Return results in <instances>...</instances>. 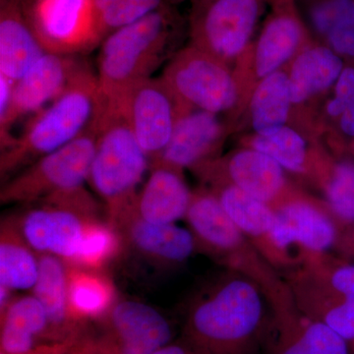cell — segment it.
I'll return each mask as SVG.
<instances>
[{"label": "cell", "instance_id": "37", "mask_svg": "<svg viewBox=\"0 0 354 354\" xmlns=\"http://www.w3.org/2000/svg\"><path fill=\"white\" fill-rule=\"evenodd\" d=\"M76 339L62 342H55V344H46L39 346L30 354H66L71 348Z\"/></svg>", "mask_w": 354, "mask_h": 354}, {"label": "cell", "instance_id": "16", "mask_svg": "<svg viewBox=\"0 0 354 354\" xmlns=\"http://www.w3.org/2000/svg\"><path fill=\"white\" fill-rule=\"evenodd\" d=\"M335 221L304 202H292L276 212V220L268 241L283 250L299 244L313 253L325 252L337 241Z\"/></svg>", "mask_w": 354, "mask_h": 354}, {"label": "cell", "instance_id": "26", "mask_svg": "<svg viewBox=\"0 0 354 354\" xmlns=\"http://www.w3.org/2000/svg\"><path fill=\"white\" fill-rule=\"evenodd\" d=\"M344 64L335 51L315 48L295 60L290 77L291 102H301L337 82Z\"/></svg>", "mask_w": 354, "mask_h": 354}, {"label": "cell", "instance_id": "24", "mask_svg": "<svg viewBox=\"0 0 354 354\" xmlns=\"http://www.w3.org/2000/svg\"><path fill=\"white\" fill-rule=\"evenodd\" d=\"M67 266L70 310L77 322L86 325L108 313L118 301L113 281L97 270Z\"/></svg>", "mask_w": 354, "mask_h": 354}, {"label": "cell", "instance_id": "30", "mask_svg": "<svg viewBox=\"0 0 354 354\" xmlns=\"http://www.w3.org/2000/svg\"><path fill=\"white\" fill-rule=\"evenodd\" d=\"M123 246L118 230L108 221L95 218L86 227L78 253L70 266L101 271L118 257Z\"/></svg>", "mask_w": 354, "mask_h": 354}, {"label": "cell", "instance_id": "15", "mask_svg": "<svg viewBox=\"0 0 354 354\" xmlns=\"http://www.w3.org/2000/svg\"><path fill=\"white\" fill-rule=\"evenodd\" d=\"M269 354H349V344L326 324L281 311L270 326Z\"/></svg>", "mask_w": 354, "mask_h": 354}, {"label": "cell", "instance_id": "34", "mask_svg": "<svg viewBox=\"0 0 354 354\" xmlns=\"http://www.w3.org/2000/svg\"><path fill=\"white\" fill-rule=\"evenodd\" d=\"M311 20L325 36L337 28L354 27V0H323L312 8Z\"/></svg>", "mask_w": 354, "mask_h": 354}, {"label": "cell", "instance_id": "41", "mask_svg": "<svg viewBox=\"0 0 354 354\" xmlns=\"http://www.w3.org/2000/svg\"><path fill=\"white\" fill-rule=\"evenodd\" d=\"M74 344V342H73ZM66 354H84L81 353V351H79L78 349L76 348H74L73 344H72L71 348H69V351H67Z\"/></svg>", "mask_w": 354, "mask_h": 354}, {"label": "cell", "instance_id": "28", "mask_svg": "<svg viewBox=\"0 0 354 354\" xmlns=\"http://www.w3.org/2000/svg\"><path fill=\"white\" fill-rule=\"evenodd\" d=\"M291 102L290 78L281 72L265 77L254 93L252 121L259 134L283 127Z\"/></svg>", "mask_w": 354, "mask_h": 354}, {"label": "cell", "instance_id": "40", "mask_svg": "<svg viewBox=\"0 0 354 354\" xmlns=\"http://www.w3.org/2000/svg\"><path fill=\"white\" fill-rule=\"evenodd\" d=\"M346 247H348L349 252L354 254V228L351 234L348 235Z\"/></svg>", "mask_w": 354, "mask_h": 354}, {"label": "cell", "instance_id": "22", "mask_svg": "<svg viewBox=\"0 0 354 354\" xmlns=\"http://www.w3.org/2000/svg\"><path fill=\"white\" fill-rule=\"evenodd\" d=\"M196 244L216 253L234 252L243 234L227 215L220 200L211 194L192 196L186 213Z\"/></svg>", "mask_w": 354, "mask_h": 354}, {"label": "cell", "instance_id": "4", "mask_svg": "<svg viewBox=\"0 0 354 354\" xmlns=\"http://www.w3.org/2000/svg\"><path fill=\"white\" fill-rule=\"evenodd\" d=\"M171 13L164 3L104 39L97 75L102 106L118 102L133 86L152 77L169 39Z\"/></svg>", "mask_w": 354, "mask_h": 354}, {"label": "cell", "instance_id": "38", "mask_svg": "<svg viewBox=\"0 0 354 354\" xmlns=\"http://www.w3.org/2000/svg\"><path fill=\"white\" fill-rule=\"evenodd\" d=\"M339 125L344 134L354 137V99L339 116Z\"/></svg>", "mask_w": 354, "mask_h": 354}, {"label": "cell", "instance_id": "1", "mask_svg": "<svg viewBox=\"0 0 354 354\" xmlns=\"http://www.w3.org/2000/svg\"><path fill=\"white\" fill-rule=\"evenodd\" d=\"M265 330L259 288L248 279L234 277L192 305L184 342L198 354H254Z\"/></svg>", "mask_w": 354, "mask_h": 354}, {"label": "cell", "instance_id": "21", "mask_svg": "<svg viewBox=\"0 0 354 354\" xmlns=\"http://www.w3.org/2000/svg\"><path fill=\"white\" fill-rule=\"evenodd\" d=\"M0 353L29 354L51 344L48 316L35 295L13 297L0 315Z\"/></svg>", "mask_w": 354, "mask_h": 354}, {"label": "cell", "instance_id": "7", "mask_svg": "<svg viewBox=\"0 0 354 354\" xmlns=\"http://www.w3.org/2000/svg\"><path fill=\"white\" fill-rule=\"evenodd\" d=\"M27 19L46 53L86 55L102 44L95 0H23Z\"/></svg>", "mask_w": 354, "mask_h": 354}, {"label": "cell", "instance_id": "5", "mask_svg": "<svg viewBox=\"0 0 354 354\" xmlns=\"http://www.w3.org/2000/svg\"><path fill=\"white\" fill-rule=\"evenodd\" d=\"M169 321L150 305L121 300L86 324L73 346L84 354H152L169 344Z\"/></svg>", "mask_w": 354, "mask_h": 354}, {"label": "cell", "instance_id": "36", "mask_svg": "<svg viewBox=\"0 0 354 354\" xmlns=\"http://www.w3.org/2000/svg\"><path fill=\"white\" fill-rule=\"evenodd\" d=\"M335 53L354 57V27L337 28L326 35Z\"/></svg>", "mask_w": 354, "mask_h": 354}, {"label": "cell", "instance_id": "20", "mask_svg": "<svg viewBox=\"0 0 354 354\" xmlns=\"http://www.w3.org/2000/svg\"><path fill=\"white\" fill-rule=\"evenodd\" d=\"M220 135L221 124L215 113L201 109L183 113L167 148L150 167L164 165L181 171L184 167H194L212 152Z\"/></svg>", "mask_w": 354, "mask_h": 354}, {"label": "cell", "instance_id": "3", "mask_svg": "<svg viewBox=\"0 0 354 354\" xmlns=\"http://www.w3.org/2000/svg\"><path fill=\"white\" fill-rule=\"evenodd\" d=\"M94 124L97 144L88 181L104 201L113 225L134 205L150 162L120 108L102 106Z\"/></svg>", "mask_w": 354, "mask_h": 354}, {"label": "cell", "instance_id": "14", "mask_svg": "<svg viewBox=\"0 0 354 354\" xmlns=\"http://www.w3.org/2000/svg\"><path fill=\"white\" fill-rule=\"evenodd\" d=\"M124 246L153 265L178 264L194 252L196 241L191 230L176 223H153L135 212L134 205L113 223Z\"/></svg>", "mask_w": 354, "mask_h": 354}, {"label": "cell", "instance_id": "17", "mask_svg": "<svg viewBox=\"0 0 354 354\" xmlns=\"http://www.w3.org/2000/svg\"><path fill=\"white\" fill-rule=\"evenodd\" d=\"M46 53L23 0H0V74L17 82Z\"/></svg>", "mask_w": 354, "mask_h": 354}, {"label": "cell", "instance_id": "35", "mask_svg": "<svg viewBox=\"0 0 354 354\" xmlns=\"http://www.w3.org/2000/svg\"><path fill=\"white\" fill-rule=\"evenodd\" d=\"M354 99V67H344L335 82L334 99L327 106L330 116L339 118Z\"/></svg>", "mask_w": 354, "mask_h": 354}, {"label": "cell", "instance_id": "32", "mask_svg": "<svg viewBox=\"0 0 354 354\" xmlns=\"http://www.w3.org/2000/svg\"><path fill=\"white\" fill-rule=\"evenodd\" d=\"M104 39L111 32L157 10L164 0H95Z\"/></svg>", "mask_w": 354, "mask_h": 354}, {"label": "cell", "instance_id": "23", "mask_svg": "<svg viewBox=\"0 0 354 354\" xmlns=\"http://www.w3.org/2000/svg\"><path fill=\"white\" fill-rule=\"evenodd\" d=\"M39 255L21 234L15 216L0 225V285L13 291L34 288L38 279Z\"/></svg>", "mask_w": 354, "mask_h": 354}, {"label": "cell", "instance_id": "18", "mask_svg": "<svg viewBox=\"0 0 354 354\" xmlns=\"http://www.w3.org/2000/svg\"><path fill=\"white\" fill-rule=\"evenodd\" d=\"M32 290L48 316L51 344L76 339L85 325L77 322L70 310L66 263L57 256L39 255L38 279Z\"/></svg>", "mask_w": 354, "mask_h": 354}, {"label": "cell", "instance_id": "13", "mask_svg": "<svg viewBox=\"0 0 354 354\" xmlns=\"http://www.w3.org/2000/svg\"><path fill=\"white\" fill-rule=\"evenodd\" d=\"M87 64L77 55L44 53L15 83L9 131L21 118L38 113L48 102L57 99Z\"/></svg>", "mask_w": 354, "mask_h": 354}, {"label": "cell", "instance_id": "11", "mask_svg": "<svg viewBox=\"0 0 354 354\" xmlns=\"http://www.w3.org/2000/svg\"><path fill=\"white\" fill-rule=\"evenodd\" d=\"M15 218L21 234L39 255L57 256L70 265L78 253L86 227L99 218V214L38 203V206Z\"/></svg>", "mask_w": 354, "mask_h": 354}, {"label": "cell", "instance_id": "33", "mask_svg": "<svg viewBox=\"0 0 354 354\" xmlns=\"http://www.w3.org/2000/svg\"><path fill=\"white\" fill-rule=\"evenodd\" d=\"M328 204L339 223L354 225V162L335 165L327 189Z\"/></svg>", "mask_w": 354, "mask_h": 354}, {"label": "cell", "instance_id": "2", "mask_svg": "<svg viewBox=\"0 0 354 354\" xmlns=\"http://www.w3.org/2000/svg\"><path fill=\"white\" fill-rule=\"evenodd\" d=\"M101 106L97 76L87 64L69 87L35 113L22 135L2 151L1 177L10 176L75 140L92 124Z\"/></svg>", "mask_w": 354, "mask_h": 354}, {"label": "cell", "instance_id": "42", "mask_svg": "<svg viewBox=\"0 0 354 354\" xmlns=\"http://www.w3.org/2000/svg\"><path fill=\"white\" fill-rule=\"evenodd\" d=\"M199 1L200 6H207V4L211 3V2L215 1V0H197Z\"/></svg>", "mask_w": 354, "mask_h": 354}, {"label": "cell", "instance_id": "31", "mask_svg": "<svg viewBox=\"0 0 354 354\" xmlns=\"http://www.w3.org/2000/svg\"><path fill=\"white\" fill-rule=\"evenodd\" d=\"M253 148L274 158L283 169L304 171L306 146L301 136L290 128L283 127L258 135L254 139Z\"/></svg>", "mask_w": 354, "mask_h": 354}, {"label": "cell", "instance_id": "39", "mask_svg": "<svg viewBox=\"0 0 354 354\" xmlns=\"http://www.w3.org/2000/svg\"><path fill=\"white\" fill-rule=\"evenodd\" d=\"M152 354H198L187 344H167V346L153 351Z\"/></svg>", "mask_w": 354, "mask_h": 354}, {"label": "cell", "instance_id": "9", "mask_svg": "<svg viewBox=\"0 0 354 354\" xmlns=\"http://www.w3.org/2000/svg\"><path fill=\"white\" fill-rule=\"evenodd\" d=\"M299 285L297 309L354 344V264L324 265L302 276Z\"/></svg>", "mask_w": 354, "mask_h": 354}, {"label": "cell", "instance_id": "6", "mask_svg": "<svg viewBox=\"0 0 354 354\" xmlns=\"http://www.w3.org/2000/svg\"><path fill=\"white\" fill-rule=\"evenodd\" d=\"M97 128L93 121L75 140L39 158L6 181L0 190L2 205L32 204L84 187L95 152Z\"/></svg>", "mask_w": 354, "mask_h": 354}, {"label": "cell", "instance_id": "12", "mask_svg": "<svg viewBox=\"0 0 354 354\" xmlns=\"http://www.w3.org/2000/svg\"><path fill=\"white\" fill-rule=\"evenodd\" d=\"M259 6V0H215L201 7L195 36L216 57H234L252 34Z\"/></svg>", "mask_w": 354, "mask_h": 354}, {"label": "cell", "instance_id": "19", "mask_svg": "<svg viewBox=\"0 0 354 354\" xmlns=\"http://www.w3.org/2000/svg\"><path fill=\"white\" fill-rule=\"evenodd\" d=\"M192 195L179 169L164 165L150 167V176L139 191L134 209L143 220L167 225L184 218Z\"/></svg>", "mask_w": 354, "mask_h": 354}, {"label": "cell", "instance_id": "10", "mask_svg": "<svg viewBox=\"0 0 354 354\" xmlns=\"http://www.w3.org/2000/svg\"><path fill=\"white\" fill-rule=\"evenodd\" d=\"M167 85L183 102L201 111L218 113L236 101L234 79L215 59L191 51L177 58L162 77Z\"/></svg>", "mask_w": 354, "mask_h": 354}, {"label": "cell", "instance_id": "29", "mask_svg": "<svg viewBox=\"0 0 354 354\" xmlns=\"http://www.w3.org/2000/svg\"><path fill=\"white\" fill-rule=\"evenodd\" d=\"M221 206L242 234L253 237H269L276 212L234 185L223 188L218 195Z\"/></svg>", "mask_w": 354, "mask_h": 354}, {"label": "cell", "instance_id": "25", "mask_svg": "<svg viewBox=\"0 0 354 354\" xmlns=\"http://www.w3.org/2000/svg\"><path fill=\"white\" fill-rule=\"evenodd\" d=\"M283 167L257 150L237 153L227 165L232 185L260 201H272L285 183Z\"/></svg>", "mask_w": 354, "mask_h": 354}, {"label": "cell", "instance_id": "8", "mask_svg": "<svg viewBox=\"0 0 354 354\" xmlns=\"http://www.w3.org/2000/svg\"><path fill=\"white\" fill-rule=\"evenodd\" d=\"M176 99L164 79L151 77L133 86L118 102L104 106L121 109L151 165L167 148L183 114L176 109Z\"/></svg>", "mask_w": 354, "mask_h": 354}, {"label": "cell", "instance_id": "27", "mask_svg": "<svg viewBox=\"0 0 354 354\" xmlns=\"http://www.w3.org/2000/svg\"><path fill=\"white\" fill-rule=\"evenodd\" d=\"M301 26L297 17L279 13L272 17L261 35L256 51L258 75L267 77L274 73L297 50L301 38Z\"/></svg>", "mask_w": 354, "mask_h": 354}]
</instances>
